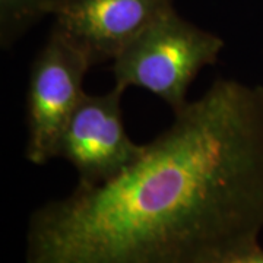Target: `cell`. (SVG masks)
<instances>
[{"label": "cell", "mask_w": 263, "mask_h": 263, "mask_svg": "<svg viewBox=\"0 0 263 263\" xmlns=\"http://www.w3.org/2000/svg\"><path fill=\"white\" fill-rule=\"evenodd\" d=\"M263 228V88L218 79L122 174L28 219L25 263H216Z\"/></svg>", "instance_id": "obj_1"}, {"label": "cell", "mask_w": 263, "mask_h": 263, "mask_svg": "<svg viewBox=\"0 0 263 263\" xmlns=\"http://www.w3.org/2000/svg\"><path fill=\"white\" fill-rule=\"evenodd\" d=\"M224 40L167 10L113 60L114 86L142 88L173 110H181L199 72L215 65Z\"/></svg>", "instance_id": "obj_2"}, {"label": "cell", "mask_w": 263, "mask_h": 263, "mask_svg": "<svg viewBox=\"0 0 263 263\" xmlns=\"http://www.w3.org/2000/svg\"><path fill=\"white\" fill-rule=\"evenodd\" d=\"M91 67L75 43L51 28L29 70L25 158L31 164L46 165L57 158L62 133L86 94L84 81Z\"/></svg>", "instance_id": "obj_3"}, {"label": "cell", "mask_w": 263, "mask_h": 263, "mask_svg": "<svg viewBox=\"0 0 263 263\" xmlns=\"http://www.w3.org/2000/svg\"><path fill=\"white\" fill-rule=\"evenodd\" d=\"M123 89L85 94L59 141L57 158L78 173L79 184H100L122 174L138 160L145 145L132 141L124 127Z\"/></svg>", "instance_id": "obj_4"}, {"label": "cell", "mask_w": 263, "mask_h": 263, "mask_svg": "<svg viewBox=\"0 0 263 263\" xmlns=\"http://www.w3.org/2000/svg\"><path fill=\"white\" fill-rule=\"evenodd\" d=\"M174 0H53V28L75 43L92 66L113 62Z\"/></svg>", "instance_id": "obj_5"}, {"label": "cell", "mask_w": 263, "mask_h": 263, "mask_svg": "<svg viewBox=\"0 0 263 263\" xmlns=\"http://www.w3.org/2000/svg\"><path fill=\"white\" fill-rule=\"evenodd\" d=\"M53 0H0V46L9 50L40 19L50 16Z\"/></svg>", "instance_id": "obj_6"}, {"label": "cell", "mask_w": 263, "mask_h": 263, "mask_svg": "<svg viewBox=\"0 0 263 263\" xmlns=\"http://www.w3.org/2000/svg\"><path fill=\"white\" fill-rule=\"evenodd\" d=\"M216 263H263V249L253 241L230 252Z\"/></svg>", "instance_id": "obj_7"}]
</instances>
